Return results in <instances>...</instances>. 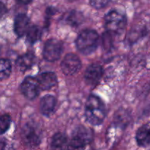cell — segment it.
Wrapping results in <instances>:
<instances>
[{
  "label": "cell",
  "instance_id": "obj_6",
  "mask_svg": "<svg viewBox=\"0 0 150 150\" xmlns=\"http://www.w3.org/2000/svg\"><path fill=\"white\" fill-rule=\"evenodd\" d=\"M63 51V45L61 41L56 39H50L46 41L43 48V57L48 62H55L61 57Z\"/></svg>",
  "mask_w": 150,
  "mask_h": 150
},
{
  "label": "cell",
  "instance_id": "obj_19",
  "mask_svg": "<svg viewBox=\"0 0 150 150\" xmlns=\"http://www.w3.org/2000/svg\"><path fill=\"white\" fill-rule=\"evenodd\" d=\"M11 125V117L9 114L0 116V135L5 133L9 130Z\"/></svg>",
  "mask_w": 150,
  "mask_h": 150
},
{
  "label": "cell",
  "instance_id": "obj_23",
  "mask_svg": "<svg viewBox=\"0 0 150 150\" xmlns=\"http://www.w3.org/2000/svg\"><path fill=\"white\" fill-rule=\"evenodd\" d=\"M0 51H1V47H0Z\"/></svg>",
  "mask_w": 150,
  "mask_h": 150
},
{
  "label": "cell",
  "instance_id": "obj_4",
  "mask_svg": "<svg viewBox=\"0 0 150 150\" xmlns=\"http://www.w3.org/2000/svg\"><path fill=\"white\" fill-rule=\"evenodd\" d=\"M91 133L84 127H79L73 132L67 150H84L91 140Z\"/></svg>",
  "mask_w": 150,
  "mask_h": 150
},
{
  "label": "cell",
  "instance_id": "obj_10",
  "mask_svg": "<svg viewBox=\"0 0 150 150\" xmlns=\"http://www.w3.org/2000/svg\"><path fill=\"white\" fill-rule=\"evenodd\" d=\"M36 79L41 90H48L57 83V76L51 72L41 73Z\"/></svg>",
  "mask_w": 150,
  "mask_h": 150
},
{
  "label": "cell",
  "instance_id": "obj_16",
  "mask_svg": "<svg viewBox=\"0 0 150 150\" xmlns=\"http://www.w3.org/2000/svg\"><path fill=\"white\" fill-rule=\"evenodd\" d=\"M64 19H65V21L70 26H77L82 23L83 20V16L79 12L73 10L67 13Z\"/></svg>",
  "mask_w": 150,
  "mask_h": 150
},
{
  "label": "cell",
  "instance_id": "obj_8",
  "mask_svg": "<svg viewBox=\"0 0 150 150\" xmlns=\"http://www.w3.org/2000/svg\"><path fill=\"white\" fill-rule=\"evenodd\" d=\"M40 87L38 81L35 78L29 76L23 81L21 84V90L22 94L29 100H33L38 96Z\"/></svg>",
  "mask_w": 150,
  "mask_h": 150
},
{
  "label": "cell",
  "instance_id": "obj_2",
  "mask_svg": "<svg viewBox=\"0 0 150 150\" xmlns=\"http://www.w3.org/2000/svg\"><path fill=\"white\" fill-rule=\"evenodd\" d=\"M98 42L99 36L98 32L92 29H86L78 36L76 44L78 50L81 54L88 55L97 49Z\"/></svg>",
  "mask_w": 150,
  "mask_h": 150
},
{
  "label": "cell",
  "instance_id": "obj_1",
  "mask_svg": "<svg viewBox=\"0 0 150 150\" xmlns=\"http://www.w3.org/2000/svg\"><path fill=\"white\" fill-rule=\"evenodd\" d=\"M106 115V110L102 100L95 95L88 98L85 106V117L92 125L102 124Z\"/></svg>",
  "mask_w": 150,
  "mask_h": 150
},
{
  "label": "cell",
  "instance_id": "obj_21",
  "mask_svg": "<svg viewBox=\"0 0 150 150\" xmlns=\"http://www.w3.org/2000/svg\"><path fill=\"white\" fill-rule=\"evenodd\" d=\"M7 12V9L6 7L5 4L3 2H1V1H0V20L5 16Z\"/></svg>",
  "mask_w": 150,
  "mask_h": 150
},
{
  "label": "cell",
  "instance_id": "obj_13",
  "mask_svg": "<svg viewBox=\"0 0 150 150\" xmlns=\"http://www.w3.org/2000/svg\"><path fill=\"white\" fill-rule=\"evenodd\" d=\"M136 142L140 146L146 147L150 145V122L144 125L137 130Z\"/></svg>",
  "mask_w": 150,
  "mask_h": 150
},
{
  "label": "cell",
  "instance_id": "obj_11",
  "mask_svg": "<svg viewBox=\"0 0 150 150\" xmlns=\"http://www.w3.org/2000/svg\"><path fill=\"white\" fill-rule=\"evenodd\" d=\"M30 20L26 14L21 13L15 18L14 30L16 35L19 37H22L26 35L29 28Z\"/></svg>",
  "mask_w": 150,
  "mask_h": 150
},
{
  "label": "cell",
  "instance_id": "obj_20",
  "mask_svg": "<svg viewBox=\"0 0 150 150\" xmlns=\"http://www.w3.org/2000/svg\"><path fill=\"white\" fill-rule=\"evenodd\" d=\"M110 0H89L91 6L95 9H102L107 6Z\"/></svg>",
  "mask_w": 150,
  "mask_h": 150
},
{
  "label": "cell",
  "instance_id": "obj_18",
  "mask_svg": "<svg viewBox=\"0 0 150 150\" xmlns=\"http://www.w3.org/2000/svg\"><path fill=\"white\" fill-rule=\"evenodd\" d=\"M42 36L41 29L38 26H29L27 32H26V38L30 43H35L39 40Z\"/></svg>",
  "mask_w": 150,
  "mask_h": 150
},
{
  "label": "cell",
  "instance_id": "obj_15",
  "mask_svg": "<svg viewBox=\"0 0 150 150\" xmlns=\"http://www.w3.org/2000/svg\"><path fill=\"white\" fill-rule=\"evenodd\" d=\"M68 142L64 133H57L53 136L51 140V150H67Z\"/></svg>",
  "mask_w": 150,
  "mask_h": 150
},
{
  "label": "cell",
  "instance_id": "obj_14",
  "mask_svg": "<svg viewBox=\"0 0 150 150\" xmlns=\"http://www.w3.org/2000/svg\"><path fill=\"white\" fill-rule=\"evenodd\" d=\"M35 57L33 53L28 52L17 59L16 64L18 69L21 72H25L30 69L35 64Z\"/></svg>",
  "mask_w": 150,
  "mask_h": 150
},
{
  "label": "cell",
  "instance_id": "obj_9",
  "mask_svg": "<svg viewBox=\"0 0 150 150\" xmlns=\"http://www.w3.org/2000/svg\"><path fill=\"white\" fill-rule=\"evenodd\" d=\"M103 70L102 67L98 64L89 65L85 72V80L88 84L95 85L99 82L103 76Z\"/></svg>",
  "mask_w": 150,
  "mask_h": 150
},
{
  "label": "cell",
  "instance_id": "obj_22",
  "mask_svg": "<svg viewBox=\"0 0 150 150\" xmlns=\"http://www.w3.org/2000/svg\"><path fill=\"white\" fill-rule=\"evenodd\" d=\"M17 1L22 4H28L32 2V0H17Z\"/></svg>",
  "mask_w": 150,
  "mask_h": 150
},
{
  "label": "cell",
  "instance_id": "obj_5",
  "mask_svg": "<svg viewBox=\"0 0 150 150\" xmlns=\"http://www.w3.org/2000/svg\"><path fill=\"white\" fill-rule=\"evenodd\" d=\"M23 142L26 146L32 149L38 147L41 142V133L39 129L35 125L26 124L23 126L21 132Z\"/></svg>",
  "mask_w": 150,
  "mask_h": 150
},
{
  "label": "cell",
  "instance_id": "obj_3",
  "mask_svg": "<svg viewBox=\"0 0 150 150\" xmlns=\"http://www.w3.org/2000/svg\"><path fill=\"white\" fill-rule=\"evenodd\" d=\"M127 18L117 10L110 11L105 16V27L107 32L113 35H120L125 29Z\"/></svg>",
  "mask_w": 150,
  "mask_h": 150
},
{
  "label": "cell",
  "instance_id": "obj_7",
  "mask_svg": "<svg viewBox=\"0 0 150 150\" xmlns=\"http://www.w3.org/2000/svg\"><path fill=\"white\" fill-rule=\"evenodd\" d=\"M81 67V62L77 55L67 54L61 63V68L66 76H72L79 71Z\"/></svg>",
  "mask_w": 150,
  "mask_h": 150
},
{
  "label": "cell",
  "instance_id": "obj_17",
  "mask_svg": "<svg viewBox=\"0 0 150 150\" xmlns=\"http://www.w3.org/2000/svg\"><path fill=\"white\" fill-rule=\"evenodd\" d=\"M12 71L11 62L7 59H0V81L10 77Z\"/></svg>",
  "mask_w": 150,
  "mask_h": 150
},
{
  "label": "cell",
  "instance_id": "obj_12",
  "mask_svg": "<svg viewBox=\"0 0 150 150\" xmlns=\"http://www.w3.org/2000/svg\"><path fill=\"white\" fill-rule=\"evenodd\" d=\"M57 105V100L53 95H47L42 97L40 103V110L42 114L48 117L53 114Z\"/></svg>",
  "mask_w": 150,
  "mask_h": 150
}]
</instances>
